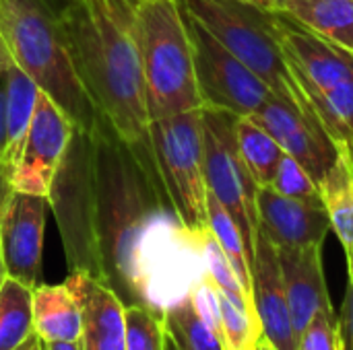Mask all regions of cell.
<instances>
[{
  "label": "cell",
  "mask_w": 353,
  "mask_h": 350,
  "mask_svg": "<svg viewBox=\"0 0 353 350\" xmlns=\"http://www.w3.org/2000/svg\"><path fill=\"white\" fill-rule=\"evenodd\" d=\"M165 350H174V347L170 344V340H168V338H165Z\"/></svg>",
  "instance_id": "f35d334b"
},
{
  "label": "cell",
  "mask_w": 353,
  "mask_h": 350,
  "mask_svg": "<svg viewBox=\"0 0 353 350\" xmlns=\"http://www.w3.org/2000/svg\"><path fill=\"white\" fill-rule=\"evenodd\" d=\"M298 350H343V338L335 309L321 311L298 338Z\"/></svg>",
  "instance_id": "f1b7e54d"
},
{
  "label": "cell",
  "mask_w": 353,
  "mask_h": 350,
  "mask_svg": "<svg viewBox=\"0 0 353 350\" xmlns=\"http://www.w3.org/2000/svg\"><path fill=\"white\" fill-rule=\"evenodd\" d=\"M161 320L174 350H230L225 340L196 314L190 295L165 307Z\"/></svg>",
  "instance_id": "7402d4cb"
},
{
  "label": "cell",
  "mask_w": 353,
  "mask_h": 350,
  "mask_svg": "<svg viewBox=\"0 0 353 350\" xmlns=\"http://www.w3.org/2000/svg\"><path fill=\"white\" fill-rule=\"evenodd\" d=\"M203 256H205V266H207V276L215 283V287L225 293L230 299L246 305L252 314H254V307H252V301L248 297V293L244 291V287L240 285L225 252L221 250L219 241L213 237L211 231L205 233L203 237ZM256 316V314H254Z\"/></svg>",
  "instance_id": "484cf974"
},
{
  "label": "cell",
  "mask_w": 353,
  "mask_h": 350,
  "mask_svg": "<svg viewBox=\"0 0 353 350\" xmlns=\"http://www.w3.org/2000/svg\"><path fill=\"white\" fill-rule=\"evenodd\" d=\"M0 35L12 62L77 124L91 132L99 111L72 64L58 12L46 0H0Z\"/></svg>",
  "instance_id": "3957f363"
},
{
  "label": "cell",
  "mask_w": 353,
  "mask_h": 350,
  "mask_svg": "<svg viewBox=\"0 0 353 350\" xmlns=\"http://www.w3.org/2000/svg\"><path fill=\"white\" fill-rule=\"evenodd\" d=\"M149 140L157 173L180 223L194 235L209 231L201 109L151 120Z\"/></svg>",
  "instance_id": "52a82bcc"
},
{
  "label": "cell",
  "mask_w": 353,
  "mask_h": 350,
  "mask_svg": "<svg viewBox=\"0 0 353 350\" xmlns=\"http://www.w3.org/2000/svg\"><path fill=\"white\" fill-rule=\"evenodd\" d=\"M126 350H165L163 320L149 307H126Z\"/></svg>",
  "instance_id": "4316f807"
},
{
  "label": "cell",
  "mask_w": 353,
  "mask_h": 350,
  "mask_svg": "<svg viewBox=\"0 0 353 350\" xmlns=\"http://www.w3.org/2000/svg\"><path fill=\"white\" fill-rule=\"evenodd\" d=\"M33 332V289L6 276L0 287V350L17 349Z\"/></svg>",
  "instance_id": "cb8c5ba5"
},
{
  "label": "cell",
  "mask_w": 353,
  "mask_h": 350,
  "mask_svg": "<svg viewBox=\"0 0 353 350\" xmlns=\"http://www.w3.org/2000/svg\"><path fill=\"white\" fill-rule=\"evenodd\" d=\"M250 2H254V4H259V6H261V2H259V0H250Z\"/></svg>",
  "instance_id": "60d3db41"
},
{
  "label": "cell",
  "mask_w": 353,
  "mask_h": 350,
  "mask_svg": "<svg viewBox=\"0 0 353 350\" xmlns=\"http://www.w3.org/2000/svg\"><path fill=\"white\" fill-rule=\"evenodd\" d=\"M101 283L126 307L143 305V258L149 243L180 223L157 173L153 149H137L99 116L93 130Z\"/></svg>",
  "instance_id": "6da1fadb"
},
{
  "label": "cell",
  "mask_w": 353,
  "mask_h": 350,
  "mask_svg": "<svg viewBox=\"0 0 353 350\" xmlns=\"http://www.w3.org/2000/svg\"><path fill=\"white\" fill-rule=\"evenodd\" d=\"M277 252L294 332L300 338L321 311L333 309L323 272V245L281 248Z\"/></svg>",
  "instance_id": "e0dca14e"
},
{
  "label": "cell",
  "mask_w": 353,
  "mask_h": 350,
  "mask_svg": "<svg viewBox=\"0 0 353 350\" xmlns=\"http://www.w3.org/2000/svg\"><path fill=\"white\" fill-rule=\"evenodd\" d=\"M14 192L6 171V70L0 74V215Z\"/></svg>",
  "instance_id": "4dcf8cb0"
},
{
  "label": "cell",
  "mask_w": 353,
  "mask_h": 350,
  "mask_svg": "<svg viewBox=\"0 0 353 350\" xmlns=\"http://www.w3.org/2000/svg\"><path fill=\"white\" fill-rule=\"evenodd\" d=\"M48 204L54 212L70 272H87L101 281L91 132L74 128L54 175Z\"/></svg>",
  "instance_id": "8992f818"
},
{
  "label": "cell",
  "mask_w": 353,
  "mask_h": 350,
  "mask_svg": "<svg viewBox=\"0 0 353 350\" xmlns=\"http://www.w3.org/2000/svg\"><path fill=\"white\" fill-rule=\"evenodd\" d=\"M58 21L91 101L132 146L149 149V107L134 0H66Z\"/></svg>",
  "instance_id": "7a4b0ae2"
},
{
  "label": "cell",
  "mask_w": 353,
  "mask_h": 350,
  "mask_svg": "<svg viewBox=\"0 0 353 350\" xmlns=\"http://www.w3.org/2000/svg\"><path fill=\"white\" fill-rule=\"evenodd\" d=\"M33 328L43 342L81 340V309L66 283L33 289Z\"/></svg>",
  "instance_id": "ac0fdd59"
},
{
  "label": "cell",
  "mask_w": 353,
  "mask_h": 350,
  "mask_svg": "<svg viewBox=\"0 0 353 350\" xmlns=\"http://www.w3.org/2000/svg\"><path fill=\"white\" fill-rule=\"evenodd\" d=\"M236 138H238L242 159H244L248 171L252 173L256 186L259 188L271 186V182L277 173L279 161L283 157L281 146L275 142V138L265 128H261L248 116H242V118L238 116Z\"/></svg>",
  "instance_id": "603a6c76"
},
{
  "label": "cell",
  "mask_w": 353,
  "mask_h": 350,
  "mask_svg": "<svg viewBox=\"0 0 353 350\" xmlns=\"http://www.w3.org/2000/svg\"><path fill=\"white\" fill-rule=\"evenodd\" d=\"M271 188L275 192H279L281 196H288V198L323 204L321 190H319L316 182L312 179V175L294 157H290L285 153L279 161V167H277V173L271 182Z\"/></svg>",
  "instance_id": "83f0119b"
},
{
  "label": "cell",
  "mask_w": 353,
  "mask_h": 350,
  "mask_svg": "<svg viewBox=\"0 0 353 350\" xmlns=\"http://www.w3.org/2000/svg\"><path fill=\"white\" fill-rule=\"evenodd\" d=\"M323 204L331 219V229L345 252L353 258V146L339 144V157L319 184Z\"/></svg>",
  "instance_id": "d6986e66"
},
{
  "label": "cell",
  "mask_w": 353,
  "mask_h": 350,
  "mask_svg": "<svg viewBox=\"0 0 353 350\" xmlns=\"http://www.w3.org/2000/svg\"><path fill=\"white\" fill-rule=\"evenodd\" d=\"M43 350H85L83 340L72 342H43Z\"/></svg>",
  "instance_id": "d6a6232c"
},
{
  "label": "cell",
  "mask_w": 353,
  "mask_h": 350,
  "mask_svg": "<svg viewBox=\"0 0 353 350\" xmlns=\"http://www.w3.org/2000/svg\"><path fill=\"white\" fill-rule=\"evenodd\" d=\"M259 229L281 248L323 245L331 231V219L325 204L304 202L281 196L271 186L256 192Z\"/></svg>",
  "instance_id": "9a60e30c"
},
{
  "label": "cell",
  "mask_w": 353,
  "mask_h": 350,
  "mask_svg": "<svg viewBox=\"0 0 353 350\" xmlns=\"http://www.w3.org/2000/svg\"><path fill=\"white\" fill-rule=\"evenodd\" d=\"M347 268H350V278H347L345 299L341 303V311L337 320H339V330L343 338V350H353V258L347 262Z\"/></svg>",
  "instance_id": "1f68e13d"
},
{
  "label": "cell",
  "mask_w": 353,
  "mask_h": 350,
  "mask_svg": "<svg viewBox=\"0 0 353 350\" xmlns=\"http://www.w3.org/2000/svg\"><path fill=\"white\" fill-rule=\"evenodd\" d=\"M134 35L149 118L161 120L201 109L192 43L180 0H134Z\"/></svg>",
  "instance_id": "277c9868"
},
{
  "label": "cell",
  "mask_w": 353,
  "mask_h": 350,
  "mask_svg": "<svg viewBox=\"0 0 353 350\" xmlns=\"http://www.w3.org/2000/svg\"><path fill=\"white\" fill-rule=\"evenodd\" d=\"M190 299L192 305L196 309V314L223 338V324H221V301H219V289L215 287V283L205 276L201 278L194 289L190 291ZM225 340V338H223Z\"/></svg>",
  "instance_id": "f546056e"
},
{
  "label": "cell",
  "mask_w": 353,
  "mask_h": 350,
  "mask_svg": "<svg viewBox=\"0 0 353 350\" xmlns=\"http://www.w3.org/2000/svg\"><path fill=\"white\" fill-rule=\"evenodd\" d=\"M288 62L310 103L314 97L353 83V54L321 37L283 10H271Z\"/></svg>",
  "instance_id": "8fae6325"
},
{
  "label": "cell",
  "mask_w": 353,
  "mask_h": 350,
  "mask_svg": "<svg viewBox=\"0 0 353 350\" xmlns=\"http://www.w3.org/2000/svg\"><path fill=\"white\" fill-rule=\"evenodd\" d=\"M207 215H209V231L219 241V245L225 252L240 285L244 287V291L248 293V297L252 301V295H250V254H248V248L244 243V237H242L238 225L234 223L230 212L221 206V202L213 194H207Z\"/></svg>",
  "instance_id": "d4e9b609"
},
{
  "label": "cell",
  "mask_w": 353,
  "mask_h": 350,
  "mask_svg": "<svg viewBox=\"0 0 353 350\" xmlns=\"http://www.w3.org/2000/svg\"><path fill=\"white\" fill-rule=\"evenodd\" d=\"M48 198L12 192L0 215V243L6 274L29 289L41 285V256Z\"/></svg>",
  "instance_id": "4fadbf2b"
},
{
  "label": "cell",
  "mask_w": 353,
  "mask_h": 350,
  "mask_svg": "<svg viewBox=\"0 0 353 350\" xmlns=\"http://www.w3.org/2000/svg\"><path fill=\"white\" fill-rule=\"evenodd\" d=\"M250 295L263 338L271 344V349L298 350V336L290 314L279 252L261 229L256 231L254 250L250 256Z\"/></svg>",
  "instance_id": "5bb4252c"
},
{
  "label": "cell",
  "mask_w": 353,
  "mask_h": 350,
  "mask_svg": "<svg viewBox=\"0 0 353 350\" xmlns=\"http://www.w3.org/2000/svg\"><path fill=\"white\" fill-rule=\"evenodd\" d=\"M242 350H256V344H252V347H246V349Z\"/></svg>",
  "instance_id": "ab89813d"
},
{
  "label": "cell",
  "mask_w": 353,
  "mask_h": 350,
  "mask_svg": "<svg viewBox=\"0 0 353 350\" xmlns=\"http://www.w3.org/2000/svg\"><path fill=\"white\" fill-rule=\"evenodd\" d=\"M236 120L238 116L230 111L201 107L205 179L209 194H213L230 212L252 256L259 231V186L242 159L236 138Z\"/></svg>",
  "instance_id": "ba28073f"
},
{
  "label": "cell",
  "mask_w": 353,
  "mask_h": 350,
  "mask_svg": "<svg viewBox=\"0 0 353 350\" xmlns=\"http://www.w3.org/2000/svg\"><path fill=\"white\" fill-rule=\"evenodd\" d=\"M12 350H43V340L33 332L23 344H19L17 349H12Z\"/></svg>",
  "instance_id": "836d02e7"
},
{
  "label": "cell",
  "mask_w": 353,
  "mask_h": 350,
  "mask_svg": "<svg viewBox=\"0 0 353 350\" xmlns=\"http://www.w3.org/2000/svg\"><path fill=\"white\" fill-rule=\"evenodd\" d=\"M256 350H273V349H271V344L261 336V338H259V342H256Z\"/></svg>",
  "instance_id": "74e56055"
},
{
  "label": "cell",
  "mask_w": 353,
  "mask_h": 350,
  "mask_svg": "<svg viewBox=\"0 0 353 350\" xmlns=\"http://www.w3.org/2000/svg\"><path fill=\"white\" fill-rule=\"evenodd\" d=\"M184 25L192 43L196 87L203 107L223 109L234 116L256 113L275 93L246 68L215 35L182 4Z\"/></svg>",
  "instance_id": "9c48e42d"
},
{
  "label": "cell",
  "mask_w": 353,
  "mask_h": 350,
  "mask_svg": "<svg viewBox=\"0 0 353 350\" xmlns=\"http://www.w3.org/2000/svg\"><path fill=\"white\" fill-rule=\"evenodd\" d=\"M180 4L277 97L296 103L308 118L319 120L302 83L288 62L269 8L250 0H180Z\"/></svg>",
  "instance_id": "5b68a950"
},
{
  "label": "cell",
  "mask_w": 353,
  "mask_h": 350,
  "mask_svg": "<svg viewBox=\"0 0 353 350\" xmlns=\"http://www.w3.org/2000/svg\"><path fill=\"white\" fill-rule=\"evenodd\" d=\"M248 118L265 128L281 151L294 157L312 175L316 186L339 157V144L329 136L325 126L319 120L308 118L292 101L275 95Z\"/></svg>",
  "instance_id": "7c38bea8"
},
{
  "label": "cell",
  "mask_w": 353,
  "mask_h": 350,
  "mask_svg": "<svg viewBox=\"0 0 353 350\" xmlns=\"http://www.w3.org/2000/svg\"><path fill=\"white\" fill-rule=\"evenodd\" d=\"M81 309L85 350H126V305L99 278L70 272L64 281Z\"/></svg>",
  "instance_id": "2e32d148"
},
{
  "label": "cell",
  "mask_w": 353,
  "mask_h": 350,
  "mask_svg": "<svg viewBox=\"0 0 353 350\" xmlns=\"http://www.w3.org/2000/svg\"><path fill=\"white\" fill-rule=\"evenodd\" d=\"M6 266H4V256H2V243H0V287H2V283L6 281Z\"/></svg>",
  "instance_id": "8d00e7d4"
},
{
  "label": "cell",
  "mask_w": 353,
  "mask_h": 350,
  "mask_svg": "<svg viewBox=\"0 0 353 350\" xmlns=\"http://www.w3.org/2000/svg\"><path fill=\"white\" fill-rule=\"evenodd\" d=\"M39 87L14 62L6 68V171L12 179L37 105Z\"/></svg>",
  "instance_id": "ffe728a7"
},
{
  "label": "cell",
  "mask_w": 353,
  "mask_h": 350,
  "mask_svg": "<svg viewBox=\"0 0 353 350\" xmlns=\"http://www.w3.org/2000/svg\"><path fill=\"white\" fill-rule=\"evenodd\" d=\"M10 64H12V58H10L8 47H6V43H4V39H2V35H0V74H2Z\"/></svg>",
  "instance_id": "e575fe53"
},
{
  "label": "cell",
  "mask_w": 353,
  "mask_h": 350,
  "mask_svg": "<svg viewBox=\"0 0 353 350\" xmlns=\"http://www.w3.org/2000/svg\"><path fill=\"white\" fill-rule=\"evenodd\" d=\"M263 8H269V10H279L288 0H259Z\"/></svg>",
  "instance_id": "d590c367"
},
{
  "label": "cell",
  "mask_w": 353,
  "mask_h": 350,
  "mask_svg": "<svg viewBox=\"0 0 353 350\" xmlns=\"http://www.w3.org/2000/svg\"><path fill=\"white\" fill-rule=\"evenodd\" d=\"M77 124L66 111L39 89L33 120L25 138L19 165L12 175L14 192L50 196L54 175L72 138Z\"/></svg>",
  "instance_id": "30bf717a"
},
{
  "label": "cell",
  "mask_w": 353,
  "mask_h": 350,
  "mask_svg": "<svg viewBox=\"0 0 353 350\" xmlns=\"http://www.w3.org/2000/svg\"><path fill=\"white\" fill-rule=\"evenodd\" d=\"M279 10L353 54V0H288Z\"/></svg>",
  "instance_id": "44dd1931"
}]
</instances>
